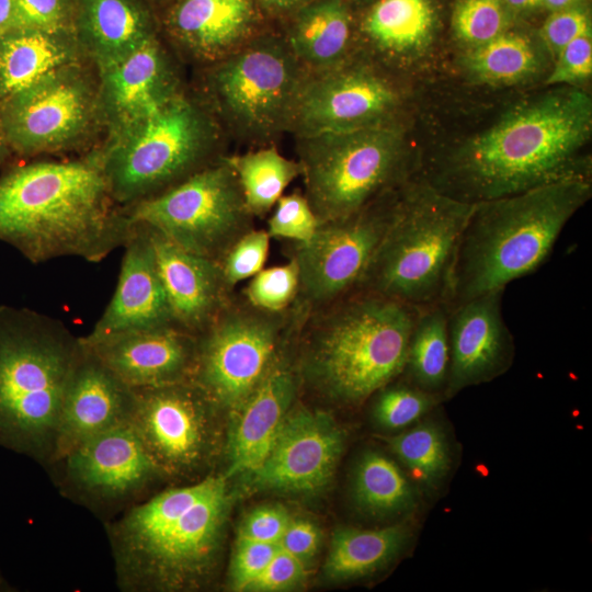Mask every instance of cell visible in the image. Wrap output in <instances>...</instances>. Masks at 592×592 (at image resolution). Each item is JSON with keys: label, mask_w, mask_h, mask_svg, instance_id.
Segmentation results:
<instances>
[{"label": "cell", "mask_w": 592, "mask_h": 592, "mask_svg": "<svg viewBox=\"0 0 592 592\" xmlns=\"http://www.w3.org/2000/svg\"><path fill=\"white\" fill-rule=\"evenodd\" d=\"M591 96L579 87L560 86L515 103L415 178L467 203L591 180Z\"/></svg>", "instance_id": "6da1fadb"}, {"label": "cell", "mask_w": 592, "mask_h": 592, "mask_svg": "<svg viewBox=\"0 0 592 592\" xmlns=\"http://www.w3.org/2000/svg\"><path fill=\"white\" fill-rule=\"evenodd\" d=\"M114 203L100 153L14 167L0 177V241L33 263L59 257L99 262L132 232Z\"/></svg>", "instance_id": "7a4b0ae2"}, {"label": "cell", "mask_w": 592, "mask_h": 592, "mask_svg": "<svg viewBox=\"0 0 592 592\" xmlns=\"http://www.w3.org/2000/svg\"><path fill=\"white\" fill-rule=\"evenodd\" d=\"M229 509L226 476L170 487L105 524L124 592L193 589L215 566Z\"/></svg>", "instance_id": "3957f363"}, {"label": "cell", "mask_w": 592, "mask_h": 592, "mask_svg": "<svg viewBox=\"0 0 592 592\" xmlns=\"http://www.w3.org/2000/svg\"><path fill=\"white\" fill-rule=\"evenodd\" d=\"M591 196V180H568L475 203L459 238L446 308L534 273Z\"/></svg>", "instance_id": "277c9868"}, {"label": "cell", "mask_w": 592, "mask_h": 592, "mask_svg": "<svg viewBox=\"0 0 592 592\" xmlns=\"http://www.w3.org/2000/svg\"><path fill=\"white\" fill-rule=\"evenodd\" d=\"M82 352L60 321L0 306V447L53 462L64 396Z\"/></svg>", "instance_id": "5b68a950"}, {"label": "cell", "mask_w": 592, "mask_h": 592, "mask_svg": "<svg viewBox=\"0 0 592 592\" xmlns=\"http://www.w3.org/2000/svg\"><path fill=\"white\" fill-rule=\"evenodd\" d=\"M474 205L409 179L399 187L395 217L354 293L419 308L444 304Z\"/></svg>", "instance_id": "8992f818"}, {"label": "cell", "mask_w": 592, "mask_h": 592, "mask_svg": "<svg viewBox=\"0 0 592 592\" xmlns=\"http://www.w3.org/2000/svg\"><path fill=\"white\" fill-rule=\"evenodd\" d=\"M420 308L354 293L316 329L308 371L332 399L358 403L402 374Z\"/></svg>", "instance_id": "52a82bcc"}, {"label": "cell", "mask_w": 592, "mask_h": 592, "mask_svg": "<svg viewBox=\"0 0 592 592\" xmlns=\"http://www.w3.org/2000/svg\"><path fill=\"white\" fill-rule=\"evenodd\" d=\"M225 136L204 99L180 93L152 115L110 135L100 153L116 203L135 204L216 161Z\"/></svg>", "instance_id": "ba28073f"}, {"label": "cell", "mask_w": 592, "mask_h": 592, "mask_svg": "<svg viewBox=\"0 0 592 592\" xmlns=\"http://www.w3.org/2000/svg\"><path fill=\"white\" fill-rule=\"evenodd\" d=\"M306 197L319 223L350 216L413 177L401 125L296 137Z\"/></svg>", "instance_id": "9c48e42d"}, {"label": "cell", "mask_w": 592, "mask_h": 592, "mask_svg": "<svg viewBox=\"0 0 592 592\" xmlns=\"http://www.w3.org/2000/svg\"><path fill=\"white\" fill-rule=\"evenodd\" d=\"M207 66L204 101L225 135L266 146L289 132L306 71L282 34L262 32Z\"/></svg>", "instance_id": "30bf717a"}, {"label": "cell", "mask_w": 592, "mask_h": 592, "mask_svg": "<svg viewBox=\"0 0 592 592\" xmlns=\"http://www.w3.org/2000/svg\"><path fill=\"white\" fill-rule=\"evenodd\" d=\"M130 224L146 226L180 248L217 260L252 216L235 171L221 156L173 186L133 204Z\"/></svg>", "instance_id": "8fae6325"}, {"label": "cell", "mask_w": 592, "mask_h": 592, "mask_svg": "<svg viewBox=\"0 0 592 592\" xmlns=\"http://www.w3.org/2000/svg\"><path fill=\"white\" fill-rule=\"evenodd\" d=\"M98 119L96 81L75 64L0 103V139L22 156L58 151L82 141Z\"/></svg>", "instance_id": "7c38bea8"}, {"label": "cell", "mask_w": 592, "mask_h": 592, "mask_svg": "<svg viewBox=\"0 0 592 592\" xmlns=\"http://www.w3.org/2000/svg\"><path fill=\"white\" fill-rule=\"evenodd\" d=\"M401 94L384 70L356 50L331 68L306 72L289 132L296 137L397 123Z\"/></svg>", "instance_id": "4fadbf2b"}, {"label": "cell", "mask_w": 592, "mask_h": 592, "mask_svg": "<svg viewBox=\"0 0 592 592\" xmlns=\"http://www.w3.org/2000/svg\"><path fill=\"white\" fill-rule=\"evenodd\" d=\"M130 423L161 478H190L210 460L213 398L194 380L133 388Z\"/></svg>", "instance_id": "5bb4252c"}, {"label": "cell", "mask_w": 592, "mask_h": 592, "mask_svg": "<svg viewBox=\"0 0 592 592\" xmlns=\"http://www.w3.org/2000/svg\"><path fill=\"white\" fill-rule=\"evenodd\" d=\"M48 468L65 497L107 514L143 501L161 479L130 422L89 439Z\"/></svg>", "instance_id": "9a60e30c"}, {"label": "cell", "mask_w": 592, "mask_h": 592, "mask_svg": "<svg viewBox=\"0 0 592 592\" xmlns=\"http://www.w3.org/2000/svg\"><path fill=\"white\" fill-rule=\"evenodd\" d=\"M399 187L350 216L321 223L299 243L294 260L305 300L328 304L356 288L395 217Z\"/></svg>", "instance_id": "2e32d148"}, {"label": "cell", "mask_w": 592, "mask_h": 592, "mask_svg": "<svg viewBox=\"0 0 592 592\" xmlns=\"http://www.w3.org/2000/svg\"><path fill=\"white\" fill-rule=\"evenodd\" d=\"M261 311H220L198 342L194 382L218 406L236 410L275 358L281 323Z\"/></svg>", "instance_id": "e0dca14e"}, {"label": "cell", "mask_w": 592, "mask_h": 592, "mask_svg": "<svg viewBox=\"0 0 592 592\" xmlns=\"http://www.w3.org/2000/svg\"><path fill=\"white\" fill-rule=\"evenodd\" d=\"M344 433L327 413L298 409L287 413L261 466L257 488L315 493L328 487L344 447Z\"/></svg>", "instance_id": "ac0fdd59"}, {"label": "cell", "mask_w": 592, "mask_h": 592, "mask_svg": "<svg viewBox=\"0 0 592 592\" xmlns=\"http://www.w3.org/2000/svg\"><path fill=\"white\" fill-rule=\"evenodd\" d=\"M504 288L448 310L449 369L444 399L505 373L514 358L513 335L502 314Z\"/></svg>", "instance_id": "d6986e66"}, {"label": "cell", "mask_w": 592, "mask_h": 592, "mask_svg": "<svg viewBox=\"0 0 592 592\" xmlns=\"http://www.w3.org/2000/svg\"><path fill=\"white\" fill-rule=\"evenodd\" d=\"M98 73L100 121L110 135L152 115L183 92L173 61L158 37Z\"/></svg>", "instance_id": "ffe728a7"}, {"label": "cell", "mask_w": 592, "mask_h": 592, "mask_svg": "<svg viewBox=\"0 0 592 592\" xmlns=\"http://www.w3.org/2000/svg\"><path fill=\"white\" fill-rule=\"evenodd\" d=\"M81 343L130 388L194 380L198 341L175 325Z\"/></svg>", "instance_id": "44dd1931"}, {"label": "cell", "mask_w": 592, "mask_h": 592, "mask_svg": "<svg viewBox=\"0 0 592 592\" xmlns=\"http://www.w3.org/2000/svg\"><path fill=\"white\" fill-rule=\"evenodd\" d=\"M133 405L134 389L82 344L64 396L50 465L89 439L130 422Z\"/></svg>", "instance_id": "7402d4cb"}, {"label": "cell", "mask_w": 592, "mask_h": 592, "mask_svg": "<svg viewBox=\"0 0 592 592\" xmlns=\"http://www.w3.org/2000/svg\"><path fill=\"white\" fill-rule=\"evenodd\" d=\"M124 247L115 293L91 332L80 338L83 342L174 325L148 228L133 224Z\"/></svg>", "instance_id": "603a6c76"}, {"label": "cell", "mask_w": 592, "mask_h": 592, "mask_svg": "<svg viewBox=\"0 0 592 592\" xmlns=\"http://www.w3.org/2000/svg\"><path fill=\"white\" fill-rule=\"evenodd\" d=\"M262 18L254 0H174L163 23L184 55L207 66L261 34Z\"/></svg>", "instance_id": "cb8c5ba5"}, {"label": "cell", "mask_w": 592, "mask_h": 592, "mask_svg": "<svg viewBox=\"0 0 592 592\" xmlns=\"http://www.w3.org/2000/svg\"><path fill=\"white\" fill-rule=\"evenodd\" d=\"M148 231L174 325L192 333L206 330L221 311L227 287L218 262Z\"/></svg>", "instance_id": "d4e9b609"}, {"label": "cell", "mask_w": 592, "mask_h": 592, "mask_svg": "<svg viewBox=\"0 0 592 592\" xmlns=\"http://www.w3.org/2000/svg\"><path fill=\"white\" fill-rule=\"evenodd\" d=\"M295 391L292 371L274 358L255 388L236 409L237 420L228 443L227 478L250 475L261 466L288 413Z\"/></svg>", "instance_id": "484cf974"}, {"label": "cell", "mask_w": 592, "mask_h": 592, "mask_svg": "<svg viewBox=\"0 0 592 592\" xmlns=\"http://www.w3.org/2000/svg\"><path fill=\"white\" fill-rule=\"evenodd\" d=\"M73 32L98 70L157 37L155 18L141 0H76Z\"/></svg>", "instance_id": "4316f807"}, {"label": "cell", "mask_w": 592, "mask_h": 592, "mask_svg": "<svg viewBox=\"0 0 592 592\" xmlns=\"http://www.w3.org/2000/svg\"><path fill=\"white\" fill-rule=\"evenodd\" d=\"M306 72L337 66L356 52V30L344 0H311L287 19L282 34Z\"/></svg>", "instance_id": "83f0119b"}, {"label": "cell", "mask_w": 592, "mask_h": 592, "mask_svg": "<svg viewBox=\"0 0 592 592\" xmlns=\"http://www.w3.org/2000/svg\"><path fill=\"white\" fill-rule=\"evenodd\" d=\"M435 12L430 0H376L356 32L376 64H403L430 44Z\"/></svg>", "instance_id": "f1b7e54d"}, {"label": "cell", "mask_w": 592, "mask_h": 592, "mask_svg": "<svg viewBox=\"0 0 592 592\" xmlns=\"http://www.w3.org/2000/svg\"><path fill=\"white\" fill-rule=\"evenodd\" d=\"M82 57L73 31L8 30L0 35V103Z\"/></svg>", "instance_id": "f546056e"}, {"label": "cell", "mask_w": 592, "mask_h": 592, "mask_svg": "<svg viewBox=\"0 0 592 592\" xmlns=\"http://www.w3.org/2000/svg\"><path fill=\"white\" fill-rule=\"evenodd\" d=\"M411 535L403 524L375 530L339 527L332 535L325 573L339 582L369 576L399 557Z\"/></svg>", "instance_id": "4dcf8cb0"}, {"label": "cell", "mask_w": 592, "mask_h": 592, "mask_svg": "<svg viewBox=\"0 0 592 592\" xmlns=\"http://www.w3.org/2000/svg\"><path fill=\"white\" fill-rule=\"evenodd\" d=\"M352 491L360 510L377 517L406 515L418 504V494L409 478L378 451H366L358 458Z\"/></svg>", "instance_id": "1f68e13d"}, {"label": "cell", "mask_w": 592, "mask_h": 592, "mask_svg": "<svg viewBox=\"0 0 592 592\" xmlns=\"http://www.w3.org/2000/svg\"><path fill=\"white\" fill-rule=\"evenodd\" d=\"M447 322L448 310L443 303L420 308L403 368L410 384L443 398L449 369Z\"/></svg>", "instance_id": "d6a6232c"}, {"label": "cell", "mask_w": 592, "mask_h": 592, "mask_svg": "<svg viewBox=\"0 0 592 592\" xmlns=\"http://www.w3.org/2000/svg\"><path fill=\"white\" fill-rule=\"evenodd\" d=\"M464 65L480 83L512 86L537 75L542 56L528 36L508 30L489 42L468 48Z\"/></svg>", "instance_id": "836d02e7"}, {"label": "cell", "mask_w": 592, "mask_h": 592, "mask_svg": "<svg viewBox=\"0 0 592 592\" xmlns=\"http://www.w3.org/2000/svg\"><path fill=\"white\" fill-rule=\"evenodd\" d=\"M241 187L251 215L267 213L291 182L303 173L299 161L281 155L274 146H262L242 155L226 156Z\"/></svg>", "instance_id": "e575fe53"}, {"label": "cell", "mask_w": 592, "mask_h": 592, "mask_svg": "<svg viewBox=\"0 0 592 592\" xmlns=\"http://www.w3.org/2000/svg\"><path fill=\"white\" fill-rule=\"evenodd\" d=\"M388 443L412 479L426 491L437 490L451 473V441L437 421L419 422L392 436Z\"/></svg>", "instance_id": "d590c367"}, {"label": "cell", "mask_w": 592, "mask_h": 592, "mask_svg": "<svg viewBox=\"0 0 592 592\" xmlns=\"http://www.w3.org/2000/svg\"><path fill=\"white\" fill-rule=\"evenodd\" d=\"M390 383L377 390L373 407L374 421L384 430L397 431L414 424L444 399L410 383Z\"/></svg>", "instance_id": "8d00e7d4"}, {"label": "cell", "mask_w": 592, "mask_h": 592, "mask_svg": "<svg viewBox=\"0 0 592 592\" xmlns=\"http://www.w3.org/2000/svg\"><path fill=\"white\" fill-rule=\"evenodd\" d=\"M511 12L503 0H458L453 32L467 49L476 47L508 31Z\"/></svg>", "instance_id": "74e56055"}, {"label": "cell", "mask_w": 592, "mask_h": 592, "mask_svg": "<svg viewBox=\"0 0 592 592\" xmlns=\"http://www.w3.org/2000/svg\"><path fill=\"white\" fill-rule=\"evenodd\" d=\"M252 277L246 289L247 298L266 312L286 308L299 289V272L294 259L284 265L262 269Z\"/></svg>", "instance_id": "f35d334b"}, {"label": "cell", "mask_w": 592, "mask_h": 592, "mask_svg": "<svg viewBox=\"0 0 592 592\" xmlns=\"http://www.w3.org/2000/svg\"><path fill=\"white\" fill-rule=\"evenodd\" d=\"M270 235L266 230H248L240 236L218 261L227 287L254 276L266 261Z\"/></svg>", "instance_id": "ab89813d"}, {"label": "cell", "mask_w": 592, "mask_h": 592, "mask_svg": "<svg viewBox=\"0 0 592 592\" xmlns=\"http://www.w3.org/2000/svg\"><path fill=\"white\" fill-rule=\"evenodd\" d=\"M320 223L307 197L298 192L282 195L269 219L267 232L273 237L296 240L299 243L312 238Z\"/></svg>", "instance_id": "60d3db41"}, {"label": "cell", "mask_w": 592, "mask_h": 592, "mask_svg": "<svg viewBox=\"0 0 592 592\" xmlns=\"http://www.w3.org/2000/svg\"><path fill=\"white\" fill-rule=\"evenodd\" d=\"M76 0H14L11 29L73 31Z\"/></svg>", "instance_id": "b9f144b4"}, {"label": "cell", "mask_w": 592, "mask_h": 592, "mask_svg": "<svg viewBox=\"0 0 592 592\" xmlns=\"http://www.w3.org/2000/svg\"><path fill=\"white\" fill-rule=\"evenodd\" d=\"M592 75V32L588 31L567 44L554 58L547 86H569L587 81Z\"/></svg>", "instance_id": "7bdbcfd3"}, {"label": "cell", "mask_w": 592, "mask_h": 592, "mask_svg": "<svg viewBox=\"0 0 592 592\" xmlns=\"http://www.w3.org/2000/svg\"><path fill=\"white\" fill-rule=\"evenodd\" d=\"M591 31L589 13L580 4L550 12L539 36L546 52L554 59L572 39Z\"/></svg>", "instance_id": "ee69618b"}, {"label": "cell", "mask_w": 592, "mask_h": 592, "mask_svg": "<svg viewBox=\"0 0 592 592\" xmlns=\"http://www.w3.org/2000/svg\"><path fill=\"white\" fill-rule=\"evenodd\" d=\"M277 549V544L238 536L229 571L231 588L246 591L264 570Z\"/></svg>", "instance_id": "f6af8a7d"}, {"label": "cell", "mask_w": 592, "mask_h": 592, "mask_svg": "<svg viewBox=\"0 0 592 592\" xmlns=\"http://www.w3.org/2000/svg\"><path fill=\"white\" fill-rule=\"evenodd\" d=\"M305 565L278 546L267 566L246 591L276 592L294 588L305 577Z\"/></svg>", "instance_id": "bcb514c9"}, {"label": "cell", "mask_w": 592, "mask_h": 592, "mask_svg": "<svg viewBox=\"0 0 592 592\" xmlns=\"http://www.w3.org/2000/svg\"><path fill=\"white\" fill-rule=\"evenodd\" d=\"M289 521L285 508L263 505L252 510L244 517L238 536L278 545Z\"/></svg>", "instance_id": "7dc6e473"}, {"label": "cell", "mask_w": 592, "mask_h": 592, "mask_svg": "<svg viewBox=\"0 0 592 592\" xmlns=\"http://www.w3.org/2000/svg\"><path fill=\"white\" fill-rule=\"evenodd\" d=\"M320 538V531L312 522L291 519L278 546L306 563L317 554Z\"/></svg>", "instance_id": "c3c4849f"}, {"label": "cell", "mask_w": 592, "mask_h": 592, "mask_svg": "<svg viewBox=\"0 0 592 592\" xmlns=\"http://www.w3.org/2000/svg\"><path fill=\"white\" fill-rule=\"evenodd\" d=\"M310 1L311 0H254L263 15L266 14L286 19Z\"/></svg>", "instance_id": "681fc988"}, {"label": "cell", "mask_w": 592, "mask_h": 592, "mask_svg": "<svg viewBox=\"0 0 592 592\" xmlns=\"http://www.w3.org/2000/svg\"><path fill=\"white\" fill-rule=\"evenodd\" d=\"M14 0H0V35L11 29Z\"/></svg>", "instance_id": "f907efd6"}, {"label": "cell", "mask_w": 592, "mask_h": 592, "mask_svg": "<svg viewBox=\"0 0 592 592\" xmlns=\"http://www.w3.org/2000/svg\"><path fill=\"white\" fill-rule=\"evenodd\" d=\"M511 11H532L542 8V0H503Z\"/></svg>", "instance_id": "816d5d0a"}, {"label": "cell", "mask_w": 592, "mask_h": 592, "mask_svg": "<svg viewBox=\"0 0 592 592\" xmlns=\"http://www.w3.org/2000/svg\"><path fill=\"white\" fill-rule=\"evenodd\" d=\"M581 0H542V8L554 12L578 5Z\"/></svg>", "instance_id": "f5cc1de1"}, {"label": "cell", "mask_w": 592, "mask_h": 592, "mask_svg": "<svg viewBox=\"0 0 592 592\" xmlns=\"http://www.w3.org/2000/svg\"><path fill=\"white\" fill-rule=\"evenodd\" d=\"M5 149H7V147L4 146L2 140L0 139V164H1L2 160H3V158H4Z\"/></svg>", "instance_id": "db71d44e"}, {"label": "cell", "mask_w": 592, "mask_h": 592, "mask_svg": "<svg viewBox=\"0 0 592 592\" xmlns=\"http://www.w3.org/2000/svg\"><path fill=\"white\" fill-rule=\"evenodd\" d=\"M5 587L4 580L0 577V590H3Z\"/></svg>", "instance_id": "11a10c76"}, {"label": "cell", "mask_w": 592, "mask_h": 592, "mask_svg": "<svg viewBox=\"0 0 592 592\" xmlns=\"http://www.w3.org/2000/svg\"><path fill=\"white\" fill-rule=\"evenodd\" d=\"M345 2H352V1H364V0H344Z\"/></svg>", "instance_id": "9f6ffc18"}]
</instances>
